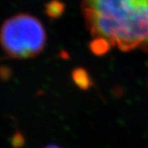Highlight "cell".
Returning a JSON list of instances; mask_svg holds the SVG:
<instances>
[{"instance_id": "6da1fadb", "label": "cell", "mask_w": 148, "mask_h": 148, "mask_svg": "<svg viewBox=\"0 0 148 148\" xmlns=\"http://www.w3.org/2000/svg\"><path fill=\"white\" fill-rule=\"evenodd\" d=\"M82 11L94 53L148 50V0H83Z\"/></svg>"}, {"instance_id": "7a4b0ae2", "label": "cell", "mask_w": 148, "mask_h": 148, "mask_svg": "<svg viewBox=\"0 0 148 148\" xmlns=\"http://www.w3.org/2000/svg\"><path fill=\"white\" fill-rule=\"evenodd\" d=\"M46 32L42 23L31 14H19L5 20L0 29V45L13 59H31L42 51Z\"/></svg>"}, {"instance_id": "3957f363", "label": "cell", "mask_w": 148, "mask_h": 148, "mask_svg": "<svg viewBox=\"0 0 148 148\" xmlns=\"http://www.w3.org/2000/svg\"><path fill=\"white\" fill-rule=\"evenodd\" d=\"M44 148H62V147L58 146V145H55V144H50V145H47Z\"/></svg>"}]
</instances>
